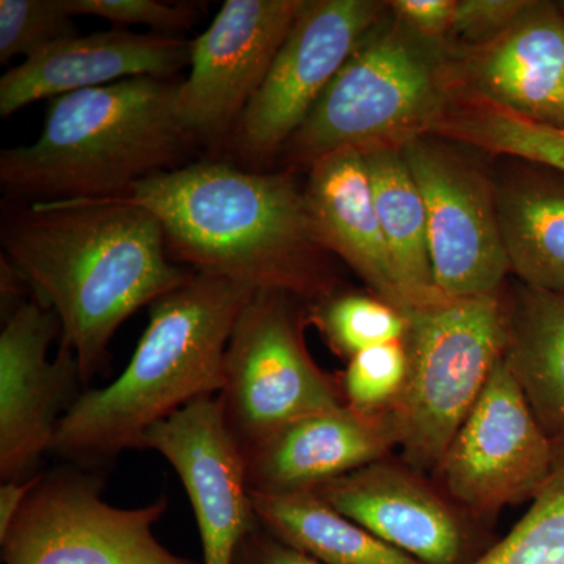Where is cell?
I'll return each instance as SVG.
<instances>
[{"instance_id":"1","label":"cell","mask_w":564,"mask_h":564,"mask_svg":"<svg viewBox=\"0 0 564 564\" xmlns=\"http://www.w3.org/2000/svg\"><path fill=\"white\" fill-rule=\"evenodd\" d=\"M2 247L57 315L82 383L106 370L122 323L195 274L172 261L152 212L110 198L20 206L3 225Z\"/></svg>"},{"instance_id":"2","label":"cell","mask_w":564,"mask_h":564,"mask_svg":"<svg viewBox=\"0 0 564 564\" xmlns=\"http://www.w3.org/2000/svg\"><path fill=\"white\" fill-rule=\"evenodd\" d=\"M117 202L161 221L170 258L192 272L254 291L321 292L318 251L304 195L289 174L203 162L154 174Z\"/></svg>"},{"instance_id":"3","label":"cell","mask_w":564,"mask_h":564,"mask_svg":"<svg viewBox=\"0 0 564 564\" xmlns=\"http://www.w3.org/2000/svg\"><path fill=\"white\" fill-rule=\"evenodd\" d=\"M254 289L195 273L151 304L150 323L120 377L82 393L63 415L52 452L79 464L141 448L144 434L225 384V355Z\"/></svg>"},{"instance_id":"4","label":"cell","mask_w":564,"mask_h":564,"mask_svg":"<svg viewBox=\"0 0 564 564\" xmlns=\"http://www.w3.org/2000/svg\"><path fill=\"white\" fill-rule=\"evenodd\" d=\"M177 84L135 77L58 96L35 143L0 152V184L31 203L101 199L174 170L192 141Z\"/></svg>"},{"instance_id":"5","label":"cell","mask_w":564,"mask_h":564,"mask_svg":"<svg viewBox=\"0 0 564 564\" xmlns=\"http://www.w3.org/2000/svg\"><path fill=\"white\" fill-rule=\"evenodd\" d=\"M406 318V380L388 414L408 463L432 469L502 358L508 322L494 295L444 300Z\"/></svg>"},{"instance_id":"6","label":"cell","mask_w":564,"mask_h":564,"mask_svg":"<svg viewBox=\"0 0 564 564\" xmlns=\"http://www.w3.org/2000/svg\"><path fill=\"white\" fill-rule=\"evenodd\" d=\"M440 90L430 62L397 33L364 36L288 141L293 161L313 165L334 151L395 147L434 124Z\"/></svg>"},{"instance_id":"7","label":"cell","mask_w":564,"mask_h":564,"mask_svg":"<svg viewBox=\"0 0 564 564\" xmlns=\"http://www.w3.org/2000/svg\"><path fill=\"white\" fill-rule=\"evenodd\" d=\"M218 399L243 452L289 423L344 404L304 347L288 293L256 291L245 304L226 348Z\"/></svg>"},{"instance_id":"8","label":"cell","mask_w":564,"mask_h":564,"mask_svg":"<svg viewBox=\"0 0 564 564\" xmlns=\"http://www.w3.org/2000/svg\"><path fill=\"white\" fill-rule=\"evenodd\" d=\"M101 484L77 470L41 474L9 532L3 564H195L159 543L154 525L169 508L113 507Z\"/></svg>"},{"instance_id":"9","label":"cell","mask_w":564,"mask_h":564,"mask_svg":"<svg viewBox=\"0 0 564 564\" xmlns=\"http://www.w3.org/2000/svg\"><path fill=\"white\" fill-rule=\"evenodd\" d=\"M554 458L555 440L534 417L502 355L437 469L456 500L492 513L533 500Z\"/></svg>"},{"instance_id":"10","label":"cell","mask_w":564,"mask_h":564,"mask_svg":"<svg viewBox=\"0 0 564 564\" xmlns=\"http://www.w3.org/2000/svg\"><path fill=\"white\" fill-rule=\"evenodd\" d=\"M380 6L370 0L303 2L265 80L236 128L245 158L261 162L302 128L364 36Z\"/></svg>"},{"instance_id":"11","label":"cell","mask_w":564,"mask_h":564,"mask_svg":"<svg viewBox=\"0 0 564 564\" xmlns=\"http://www.w3.org/2000/svg\"><path fill=\"white\" fill-rule=\"evenodd\" d=\"M303 2L226 0L192 41L191 74L176 90L177 120L192 140H221L237 128Z\"/></svg>"},{"instance_id":"12","label":"cell","mask_w":564,"mask_h":564,"mask_svg":"<svg viewBox=\"0 0 564 564\" xmlns=\"http://www.w3.org/2000/svg\"><path fill=\"white\" fill-rule=\"evenodd\" d=\"M400 151L425 204L437 291L447 300L494 295L510 261L485 181L419 137Z\"/></svg>"},{"instance_id":"13","label":"cell","mask_w":564,"mask_h":564,"mask_svg":"<svg viewBox=\"0 0 564 564\" xmlns=\"http://www.w3.org/2000/svg\"><path fill=\"white\" fill-rule=\"evenodd\" d=\"M61 328L57 315L39 299L11 311L0 333V477L25 480L51 451L58 423L68 413L79 364L62 347H50Z\"/></svg>"},{"instance_id":"14","label":"cell","mask_w":564,"mask_h":564,"mask_svg":"<svg viewBox=\"0 0 564 564\" xmlns=\"http://www.w3.org/2000/svg\"><path fill=\"white\" fill-rule=\"evenodd\" d=\"M141 448L166 459L191 499L203 544V564H236L247 534L259 524L242 447L218 395L203 397L152 426Z\"/></svg>"},{"instance_id":"15","label":"cell","mask_w":564,"mask_h":564,"mask_svg":"<svg viewBox=\"0 0 564 564\" xmlns=\"http://www.w3.org/2000/svg\"><path fill=\"white\" fill-rule=\"evenodd\" d=\"M192 41L165 33L115 31L63 40L0 79V117L29 104L135 77L173 79L191 65Z\"/></svg>"},{"instance_id":"16","label":"cell","mask_w":564,"mask_h":564,"mask_svg":"<svg viewBox=\"0 0 564 564\" xmlns=\"http://www.w3.org/2000/svg\"><path fill=\"white\" fill-rule=\"evenodd\" d=\"M395 441L389 414H364L347 404L299 419L243 452L254 492L313 491L380 462Z\"/></svg>"},{"instance_id":"17","label":"cell","mask_w":564,"mask_h":564,"mask_svg":"<svg viewBox=\"0 0 564 564\" xmlns=\"http://www.w3.org/2000/svg\"><path fill=\"white\" fill-rule=\"evenodd\" d=\"M313 491L345 518L423 564H459L466 536L443 500L413 475L380 462Z\"/></svg>"},{"instance_id":"18","label":"cell","mask_w":564,"mask_h":564,"mask_svg":"<svg viewBox=\"0 0 564 564\" xmlns=\"http://www.w3.org/2000/svg\"><path fill=\"white\" fill-rule=\"evenodd\" d=\"M303 195L315 242L339 254L380 300L404 314L362 151L347 148L315 161Z\"/></svg>"},{"instance_id":"19","label":"cell","mask_w":564,"mask_h":564,"mask_svg":"<svg viewBox=\"0 0 564 564\" xmlns=\"http://www.w3.org/2000/svg\"><path fill=\"white\" fill-rule=\"evenodd\" d=\"M470 73L486 102L564 129V11L532 2L475 58Z\"/></svg>"},{"instance_id":"20","label":"cell","mask_w":564,"mask_h":564,"mask_svg":"<svg viewBox=\"0 0 564 564\" xmlns=\"http://www.w3.org/2000/svg\"><path fill=\"white\" fill-rule=\"evenodd\" d=\"M362 154L404 315L443 303L447 299L437 291L430 259L425 204L400 147H373Z\"/></svg>"},{"instance_id":"21","label":"cell","mask_w":564,"mask_h":564,"mask_svg":"<svg viewBox=\"0 0 564 564\" xmlns=\"http://www.w3.org/2000/svg\"><path fill=\"white\" fill-rule=\"evenodd\" d=\"M503 359L534 417L556 440L564 434V296L525 288L508 323Z\"/></svg>"},{"instance_id":"22","label":"cell","mask_w":564,"mask_h":564,"mask_svg":"<svg viewBox=\"0 0 564 564\" xmlns=\"http://www.w3.org/2000/svg\"><path fill=\"white\" fill-rule=\"evenodd\" d=\"M259 524L325 564H423L345 518L314 491L254 492Z\"/></svg>"},{"instance_id":"23","label":"cell","mask_w":564,"mask_h":564,"mask_svg":"<svg viewBox=\"0 0 564 564\" xmlns=\"http://www.w3.org/2000/svg\"><path fill=\"white\" fill-rule=\"evenodd\" d=\"M496 209L510 269L525 288L564 296V187L518 185Z\"/></svg>"},{"instance_id":"24","label":"cell","mask_w":564,"mask_h":564,"mask_svg":"<svg viewBox=\"0 0 564 564\" xmlns=\"http://www.w3.org/2000/svg\"><path fill=\"white\" fill-rule=\"evenodd\" d=\"M441 131L484 150L513 155L564 173V129L549 128L491 104L440 124Z\"/></svg>"},{"instance_id":"25","label":"cell","mask_w":564,"mask_h":564,"mask_svg":"<svg viewBox=\"0 0 564 564\" xmlns=\"http://www.w3.org/2000/svg\"><path fill=\"white\" fill-rule=\"evenodd\" d=\"M470 564H564V434L555 440L552 473L524 518Z\"/></svg>"},{"instance_id":"26","label":"cell","mask_w":564,"mask_h":564,"mask_svg":"<svg viewBox=\"0 0 564 564\" xmlns=\"http://www.w3.org/2000/svg\"><path fill=\"white\" fill-rule=\"evenodd\" d=\"M334 351L352 358L377 345L400 343L408 329L406 315L383 300L340 295L318 306L315 315Z\"/></svg>"},{"instance_id":"27","label":"cell","mask_w":564,"mask_h":564,"mask_svg":"<svg viewBox=\"0 0 564 564\" xmlns=\"http://www.w3.org/2000/svg\"><path fill=\"white\" fill-rule=\"evenodd\" d=\"M65 0H0V62L39 52L79 35Z\"/></svg>"},{"instance_id":"28","label":"cell","mask_w":564,"mask_h":564,"mask_svg":"<svg viewBox=\"0 0 564 564\" xmlns=\"http://www.w3.org/2000/svg\"><path fill=\"white\" fill-rule=\"evenodd\" d=\"M403 340L367 348L348 361L343 381L347 406L364 414H383L392 406L406 380Z\"/></svg>"},{"instance_id":"29","label":"cell","mask_w":564,"mask_h":564,"mask_svg":"<svg viewBox=\"0 0 564 564\" xmlns=\"http://www.w3.org/2000/svg\"><path fill=\"white\" fill-rule=\"evenodd\" d=\"M73 17L90 14L115 24L147 25L152 32L181 35L196 21L191 7L170 6L155 0H65Z\"/></svg>"},{"instance_id":"30","label":"cell","mask_w":564,"mask_h":564,"mask_svg":"<svg viewBox=\"0 0 564 564\" xmlns=\"http://www.w3.org/2000/svg\"><path fill=\"white\" fill-rule=\"evenodd\" d=\"M532 2L521 0H463L456 2L452 31L469 40H496L507 32Z\"/></svg>"},{"instance_id":"31","label":"cell","mask_w":564,"mask_h":564,"mask_svg":"<svg viewBox=\"0 0 564 564\" xmlns=\"http://www.w3.org/2000/svg\"><path fill=\"white\" fill-rule=\"evenodd\" d=\"M236 564H325L292 547L258 524L245 538Z\"/></svg>"},{"instance_id":"32","label":"cell","mask_w":564,"mask_h":564,"mask_svg":"<svg viewBox=\"0 0 564 564\" xmlns=\"http://www.w3.org/2000/svg\"><path fill=\"white\" fill-rule=\"evenodd\" d=\"M391 6L404 22L425 36L443 35L454 25V0H395Z\"/></svg>"},{"instance_id":"33","label":"cell","mask_w":564,"mask_h":564,"mask_svg":"<svg viewBox=\"0 0 564 564\" xmlns=\"http://www.w3.org/2000/svg\"><path fill=\"white\" fill-rule=\"evenodd\" d=\"M39 481L40 475H33L25 480L2 481V486H0V536L9 532L11 524L20 514Z\"/></svg>"},{"instance_id":"34","label":"cell","mask_w":564,"mask_h":564,"mask_svg":"<svg viewBox=\"0 0 564 564\" xmlns=\"http://www.w3.org/2000/svg\"><path fill=\"white\" fill-rule=\"evenodd\" d=\"M560 9L564 11V2L560 3Z\"/></svg>"}]
</instances>
